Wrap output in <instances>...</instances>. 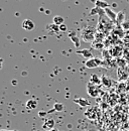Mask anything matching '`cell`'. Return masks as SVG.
I'll use <instances>...</instances> for the list:
<instances>
[{
  "mask_svg": "<svg viewBox=\"0 0 129 131\" xmlns=\"http://www.w3.org/2000/svg\"><path fill=\"white\" fill-rule=\"evenodd\" d=\"M96 33H97L96 28H94L92 26H85V27L82 28L81 38L84 41H86V42H92L93 40H95Z\"/></svg>",
  "mask_w": 129,
  "mask_h": 131,
  "instance_id": "1",
  "label": "cell"
},
{
  "mask_svg": "<svg viewBox=\"0 0 129 131\" xmlns=\"http://www.w3.org/2000/svg\"><path fill=\"white\" fill-rule=\"evenodd\" d=\"M101 65H102V60L98 58H92L90 60H87L85 63L86 68L88 69H95L97 67H100Z\"/></svg>",
  "mask_w": 129,
  "mask_h": 131,
  "instance_id": "2",
  "label": "cell"
},
{
  "mask_svg": "<svg viewBox=\"0 0 129 131\" xmlns=\"http://www.w3.org/2000/svg\"><path fill=\"white\" fill-rule=\"evenodd\" d=\"M87 91H88V94L91 97H97L98 94H99V88L97 87L96 85L92 84V83H88V85H87Z\"/></svg>",
  "mask_w": 129,
  "mask_h": 131,
  "instance_id": "3",
  "label": "cell"
},
{
  "mask_svg": "<svg viewBox=\"0 0 129 131\" xmlns=\"http://www.w3.org/2000/svg\"><path fill=\"white\" fill-rule=\"evenodd\" d=\"M34 27H35V25H34V22L32 20H30V19H24L23 20V22H22V28H24L25 30L30 31Z\"/></svg>",
  "mask_w": 129,
  "mask_h": 131,
  "instance_id": "4",
  "label": "cell"
},
{
  "mask_svg": "<svg viewBox=\"0 0 129 131\" xmlns=\"http://www.w3.org/2000/svg\"><path fill=\"white\" fill-rule=\"evenodd\" d=\"M69 37H70L71 40L74 42V45H75L76 48H79V47H80V36H78L75 31L69 33Z\"/></svg>",
  "mask_w": 129,
  "mask_h": 131,
  "instance_id": "5",
  "label": "cell"
},
{
  "mask_svg": "<svg viewBox=\"0 0 129 131\" xmlns=\"http://www.w3.org/2000/svg\"><path fill=\"white\" fill-rule=\"evenodd\" d=\"M105 14L110 19V21H116L117 20V13L114 12L112 9H110L109 7L105 9Z\"/></svg>",
  "mask_w": 129,
  "mask_h": 131,
  "instance_id": "6",
  "label": "cell"
},
{
  "mask_svg": "<svg viewBox=\"0 0 129 131\" xmlns=\"http://www.w3.org/2000/svg\"><path fill=\"white\" fill-rule=\"evenodd\" d=\"M25 107L28 109V110H34L36 107H37V101L35 99H29L26 104H25Z\"/></svg>",
  "mask_w": 129,
  "mask_h": 131,
  "instance_id": "7",
  "label": "cell"
},
{
  "mask_svg": "<svg viewBox=\"0 0 129 131\" xmlns=\"http://www.w3.org/2000/svg\"><path fill=\"white\" fill-rule=\"evenodd\" d=\"M95 14H98L99 16H103V15H106L105 14V9H102V8H99V7H94L91 9V13L90 15H95Z\"/></svg>",
  "mask_w": 129,
  "mask_h": 131,
  "instance_id": "8",
  "label": "cell"
},
{
  "mask_svg": "<svg viewBox=\"0 0 129 131\" xmlns=\"http://www.w3.org/2000/svg\"><path fill=\"white\" fill-rule=\"evenodd\" d=\"M55 124H56L55 120H53L52 118H49V119H48V120L44 123V128H46L47 130H51V129H53Z\"/></svg>",
  "mask_w": 129,
  "mask_h": 131,
  "instance_id": "9",
  "label": "cell"
},
{
  "mask_svg": "<svg viewBox=\"0 0 129 131\" xmlns=\"http://www.w3.org/2000/svg\"><path fill=\"white\" fill-rule=\"evenodd\" d=\"M95 6L99 7V8H102V9H106V8H108L109 4L105 0H96L95 1Z\"/></svg>",
  "mask_w": 129,
  "mask_h": 131,
  "instance_id": "10",
  "label": "cell"
},
{
  "mask_svg": "<svg viewBox=\"0 0 129 131\" xmlns=\"http://www.w3.org/2000/svg\"><path fill=\"white\" fill-rule=\"evenodd\" d=\"M81 54L86 59V60H90V59H92L93 58V54H92V52L89 50V49H81V51H79Z\"/></svg>",
  "mask_w": 129,
  "mask_h": 131,
  "instance_id": "11",
  "label": "cell"
},
{
  "mask_svg": "<svg viewBox=\"0 0 129 131\" xmlns=\"http://www.w3.org/2000/svg\"><path fill=\"white\" fill-rule=\"evenodd\" d=\"M74 102H75V103H77V104H79L81 107H86V106H89V105H90L89 101H87L85 98L75 99V100H74Z\"/></svg>",
  "mask_w": 129,
  "mask_h": 131,
  "instance_id": "12",
  "label": "cell"
},
{
  "mask_svg": "<svg viewBox=\"0 0 129 131\" xmlns=\"http://www.w3.org/2000/svg\"><path fill=\"white\" fill-rule=\"evenodd\" d=\"M47 28H48V31H50L51 33H56V32H59V31H60V26L57 25V24H55V23H51V24L48 25Z\"/></svg>",
  "mask_w": 129,
  "mask_h": 131,
  "instance_id": "13",
  "label": "cell"
},
{
  "mask_svg": "<svg viewBox=\"0 0 129 131\" xmlns=\"http://www.w3.org/2000/svg\"><path fill=\"white\" fill-rule=\"evenodd\" d=\"M64 17L61 16V15H57V16H55L52 18V23H55V24H57V25H62V24H64Z\"/></svg>",
  "mask_w": 129,
  "mask_h": 131,
  "instance_id": "14",
  "label": "cell"
},
{
  "mask_svg": "<svg viewBox=\"0 0 129 131\" xmlns=\"http://www.w3.org/2000/svg\"><path fill=\"white\" fill-rule=\"evenodd\" d=\"M64 110V105L62 103H56L53 105V110L52 111H57V112H62Z\"/></svg>",
  "mask_w": 129,
  "mask_h": 131,
  "instance_id": "15",
  "label": "cell"
},
{
  "mask_svg": "<svg viewBox=\"0 0 129 131\" xmlns=\"http://www.w3.org/2000/svg\"><path fill=\"white\" fill-rule=\"evenodd\" d=\"M122 53V49L120 47H114L112 49V54L114 57H118Z\"/></svg>",
  "mask_w": 129,
  "mask_h": 131,
  "instance_id": "16",
  "label": "cell"
},
{
  "mask_svg": "<svg viewBox=\"0 0 129 131\" xmlns=\"http://www.w3.org/2000/svg\"><path fill=\"white\" fill-rule=\"evenodd\" d=\"M117 21L119 23H123L125 21V13H124V11H120L117 14Z\"/></svg>",
  "mask_w": 129,
  "mask_h": 131,
  "instance_id": "17",
  "label": "cell"
},
{
  "mask_svg": "<svg viewBox=\"0 0 129 131\" xmlns=\"http://www.w3.org/2000/svg\"><path fill=\"white\" fill-rule=\"evenodd\" d=\"M91 83L94 84V85H100L102 83V80L99 79L97 75H92V77H91Z\"/></svg>",
  "mask_w": 129,
  "mask_h": 131,
  "instance_id": "18",
  "label": "cell"
},
{
  "mask_svg": "<svg viewBox=\"0 0 129 131\" xmlns=\"http://www.w3.org/2000/svg\"><path fill=\"white\" fill-rule=\"evenodd\" d=\"M92 47H93V48H95V49H102V48L104 47V45H103L101 41H97V43L94 41V42H93V45H92Z\"/></svg>",
  "mask_w": 129,
  "mask_h": 131,
  "instance_id": "19",
  "label": "cell"
},
{
  "mask_svg": "<svg viewBox=\"0 0 129 131\" xmlns=\"http://www.w3.org/2000/svg\"><path fill=\"white\" fill-rule=\"evenodd\" d=\"M102 83H103V84H105L107 87H110V86H111V82H110V80H109L107 77H105V76L102 78Z\"/></svg>",
  "mask_w": 129,
  "mask_h": 131,
  "instance_id": "20",
  "label": "cell"
},
{
  "mask_svg": "<svg viewBox=\"0 0 129 131\" xmlns=\"http://www.w3.org/2000/svg\"><path fill=\"white\" fill-rule=\"evenodd\" d=\"M67 29H68V27H67V25H66V24H62V25H60V31L64 32V31H67Z\"/></svg>",
  "mask_w": 129,
  "mask_h": 131,
  "instance_id": "21",
  "label": "cell"
},
{
  "mask_svg": "<svg viewBox=\"0 0 129 131\" xmlns=\"http://www.w3.org/2000/svg\"><path fill=\"white\" fill-rule=\"evenodd\" d=\"M47 114H48V112H46V111H40V112L38 113V116H40V117H45Z\"/></svg>",
  "mask_w": 129,
  "mask_h": 131,
  "instance_id": "22",
  "label": "cell"
},
{
  "mask_svg": "<svg viewBox=\"0 0 129 131\" xmlns=\"http://www.w3.org/2000/svg\"><path fill=\"white\" fill-rule=\"evenodd\" d=\"M0 131H17V130H4V129H2V130H0Z\"/></svg>",
  "mask_w": 129,
  "mask_h": 131,
  "instance_id": "23",
  "label": "cell"
},
{
  "mask_svg": "<svg viewBox=\"0 0 129 131\" xmlns=\"http://www.w3.org/2000/svg\"><path fill=\"white\" fill-rule=\"evenodd\" d=\"M51 131H59V130H51Z\"/></svg>",
  "mask_w": 129,
  "mask_h": 131,
  "instance_id": "24",
  "label": "cell"
},
{
  "mask_svg": "<svg viewBox=\"0 0 129 131\" xmlns=\"http://www.w3.org/2000/svg\"><path fill=\"white\" fill-rule=\"evenodd\" d=\"M46 131H51V130H46Z\"/></svg>",
  "mask_w": 129,
  "mask_h": 131,
  "instance_id": "25",
  "label": "cell"
}]
</instances>
